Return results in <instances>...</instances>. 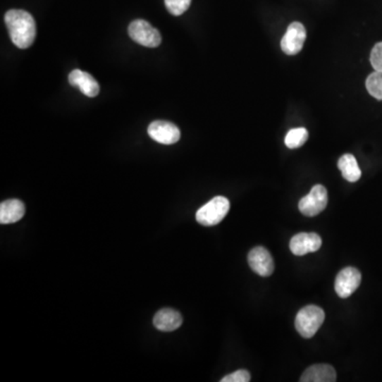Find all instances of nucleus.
<instances>
[{
  "label": "nucleus",
  "mask_w": 382,
  "mask_h": 382,
  "mask_svg": "<svg viewBox=\"0 0 382 382\" xmlns=\"http://www.w3.org/2000/svg\"><path fill=\"white\" fill-rule=\"evenodd\" d=\"M371 64L375 70L382 71V42L374 46L371 52Z\"/></svg>",
  "instance_id": "obj_20"
},
{
  "label": "nucleus",
  "mask_w": 382,
  "mask_h": 382,
  "mask_svg": "<svg viewBox=\"0 0 382 382\" xmlns=\"http://www.w3.org/2000/svg\"><path fill=\"white\" fill-rule=\"evenodd\" d=\"M325 320V312L316 305L306 306L300 310L295 319L297 333L306 339L314 337L322 326Z\"/></svg>",
  "instance_id": "obj_2"
},
{
  "label": "nucleus",
  "mask_w": 382,
  "mask_h": 382,
  "mask_svg": "<svg viewBox=\"0 0 382 382\" xmlns=\"http://www.w3.org/2000/svg\"><path fill=\"white\" fill-rule=\"evenodd\" d=\"M306 35L307 33L303 24L299 22L292 23L281 39V50L288 56H295L303 49Z\"/></svg>",
  "instance_id": "obj_7"
},
{
  "label": "nucleus",
  "mask_w": 382,
  "mask_h": 382,
  "mask_svg": "<svg viewBox=\"0 0 382 382\" xmlns=\"http://www.w3.org/2000/svg\"><path fill=\"white\" fill-rule=\"evenodd\" d=\"M249 266L256 274L268 277L274 272V261L268 249L262 247H256L247 256Z\"/></svg>",
  "instance_id": "obj_9"
},
{
  "label": "nucleus",
  "mask_w": 382,
  "mask_h": 382,
  "mask_svg": "<svg viewBox=\"0 0 382 382\" xmlns=\"http://www.w3.org/2000/svg\"><path fill=\"white\" fill-rule=\"evenodd\" d=\"M308 134L305 128H297V129L290 130L288 134L285 135V144L289 149H297L303 146L307 142Z\"/></svg>",
  "instance_id": "obj_16"
},
{
  "label": "nucleus",
  "mask_w": 382,
  "mask_h": 382,
  "mask_svg": "<svg viewBox=\"0 0 382 382\" xmlns=\"http://www.w3.org/2000/svg\"><path fill=\"white\" fill-rule=\"evenodd\" d=\"M69 84L77 86L87 97L94 98L99 94L100 86L94 77L85 71L75 69L69 73Z\"/></svg>",
  "instance_id": "obj_11"
},
{
  "label": "nucleus",
  "mask_w": 382,
  "mask_h": 382,
  "mask_svg": "<svg viewBox=\"0 0 382 382\" xmlns=\"http://www.w3.org/2000/svg\"><path fill=\"white\" fill-rule=\"evenodd\" d=\"M338 167H339L340 171L342 172L343 178L348 182L355 183L360 180L361 170L354 155H342L339 161H338Z\"/></svg>",
  "instance_id": "obj_15"
},
{
  "label": "nucleus",
  "mask_w": 382,
  "mask_h": 382,
  "mask_svg": "<svg viewBox=\"0 0 382 382\" xmlns=\"http://www.w3.org/2000/svg\"><path fill=\"white\" fill-rule=\"evenodd\" d=\"M322 247V239L316 233H300L292 237L290 241V249L295 255L304 256L308 253H314Z\"/></svg>",
  "instance_id": "obj_10"
},
{
  "label": "nucleus",
  "mask_w": 382,
  "mask_h": 382,
  "mask_svg": "<svg viewBox=\"0 0 382 382\" xmlns=\"http://www.w3.org/2000/svg\"><path fill=\"white\" fill-rule=\"evenodd\" d=\"M337 380L335 369L329 364H314L308 367L303 375L301 382H335Z\"/></svg>",
  "instance_id": "obj_13"
},
{
  "label": "nucleus",
  "mask_w": 382,
  "mask_h": 382,
  "mask_svg": "<svg viewBox=\"0 0 382 382\" xmlns=\"http://www.w3.org/2000/svg\"><path fill=\"white\" fill-rule=\"evenodd\" d=\"M328 204L327 189L323 185L312 187L309 194L301 199L299 203L300 211L306 217H314L322 213Z\"/></svg>",
  "instance_id": "obj_4"
},
{
  "label": "nucleus",
  "mask_w": 382,
  "mask_h": 382,
  "mask_svg": "<svg viewBox=\"0 0 382 382\" xmlns=\"http://www.w3.org/2000/svg\"><path fill=\"white\" fill-rule=\"evenodd\" d=\"M148 134L153 140L161 144H173L180 138V129L165 121H153L148 128Z\"/></svg>",
  "instance_id": "obj_8"
},
{
  "label": "nucleus",
  "mask_w": 382,
  "mask_h": 382,
  "mask_svg": "<svg viewBox=\"0 0 382 382\" xmlns=\"http://www.w3.org/2000/svg\"><path fill=\"white\" fill-rule=\"evenodd\" d=\"M367 92L371 96L378 100H382V71L376 70L367 77L366 82Z\"/></svg>",
  "instance_id": "obj_17"
},
{
  "label": "nucleus",
  "mask_w": 382,
  "mask_h": 382,
  "mask_svg": "<svg viewBox=\"0 0 382 382\" xmlns=\"http://www.w3.org/2000/svg\"><path fill=\"white\" fill-rule=\"evenodd\" d=\"M251 380V374L247 369H238L234 373L226 375L222 378L221 382H249Z\"/></svg>",
  "instance_id": "obj_19"
},
{
  "label": "nucleus",
  "mask_w": 382,
  "mask_h": 382,
  "mask_svg": "<svg viewBox=\"0 0 382 382\" xmlns=\"http://www.w3.org/2000/svg\"><path fill=\"white\" fill-rule=\"evenodd\" d=\"M191 0H165L168 11L174 16H180L189 9Z\"/></svg>",
  "instance_id": "obj_18"
},
{
  "label": "nucleus",
  "mask_w": 382,
  "mask_h": 382,
  "mask_svg": "<svg viewBox=\"0 0 382 382\" xmlns=\"http://www.w3.org/2000/svg\"><path fill=\"white\" fill-rule=\"evenodd\" d=\"M5 23L12 43L20 49L32 45L37 37L35 18L25 10H10L6 13Z\"/></svg>",
  "instance_id": "obj_1"
},
{
  "label": "nucleus",
  "mask_w": 382,
  "mask_h": 382,
  "mask_svg": "<svg viewBox=\"0 0 382 382\" xmlns=\"http://www.w3.org/2000/svg\"><path fill=\"white\" fill-rule=\"evenodd\" d=\"M129 35L135 43L144 47H159L161 42L159 31L144 20H136L130 24Z\"/></svg>",
  "instance_id": "obj_5"
},
{
  "label": "nucleus",
  "mask_w": 382,
  "mask_h": 382,
  "mask_svg": "<svg viewBox=\"0 0 382 382\" xmlns=\"http://www.w3.org/2000/svg\"><path fill=\"white\" fill-rule=\"evenodd\" d=\"M228 211L230 201L224 197H216L197 211L196 219L201 226H217L226 217Z\"/></svg>",
  "instance_id": "obj_3"
},
{
  "label": "nucleus",
  "mask_w": 382,
  "mask_h": 382,
  "mask_svg": "<svg viewBox=\"0 0 382 382\" xmlns=\"http://www.w3.org/2000/svg\"><path fill=\"white\" fill-rule=\"evenodd\" d=\"M25 215V205L22 201L11 199L0 204V223L12 224L22 220Z\"/></svg>",
  "instance_id": "obj_14"
},
{
  "label": "nucleus",
  "mask_w": 382,
  "mask_h": 382,
  "mask_svg": "<svg viewBox=\"0 0 382 382\" xmlns=\"http://www.w3.org/2000/svg\"><path fill=\"white\" fill-rule=\"evenodd\" d=\"M155 328L165 333L176 331L183 324V318L176 310L165 308L159 310L153 319Z\"/></svg>",
  "instance_id": "obj_12"
},
{
  "label": "nucleus",
  "mask_w": 382,
  "mask_h": 382,
  "mask_svg": "<svg viewBox=\"0 0 382 382\" xmlns=\"http://www.w3.org/2000/svg\"><path fill=\"white\" fill-rule=\"evenodd\" d=\"M360 271L352 266H347L340 271L335 277V290L341 299H347L358 289L361 283Z\"/></svg>",
  "instance_id": "obj_6"
}]
</instances>
